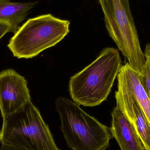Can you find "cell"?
Listing matches in <instances>:
<instances>
[{
  "instance_id": "6da1fadb",
  "label": "cell",
  "mask_w": 150,
  "mask_h": 150,
  "mask_svg": "<svg viewBox=\"0 0 150 150\" xmlns=\"http://www.w3.org/2000/svg\"><path fill=\"white\" fill-rule=\"evenodd\" d=\"M122 67L118 50L104 49L92 63L70 78L69 93L73 101L85 107L101 104L107 99Z\"/></svg>"
},
{
  "instance_id": "7a4b0ae2",
  "label": "cell",
  "mask_w": 150,
  "mask_h": 150,
  "mask_svg": "<svg viewBox=\"0 0 150 150\" xmlns=\"http://www.w3.org/2000/svg\"><path fill=\"white\" fill-rule=\"evenodd\" d=\"M61 129L67 145L72 150H100L109 146L113 138L109 128L64 97L56 100Z\"/></svg>"
},
{
  "instance_id": "3957f363",
  "label": "cell",
  "mask_w": 150,
  "mask_h": 150,
  "mask_svg": "<svg viewBox=\"0 0 150 150\" xmlns=\"http://www.w3.org/2000/svg\"><path fill=\"white\" fill-rule=\"evenodd\" d=\"M0 142L26 150H61L31 100L3 118Z\"/></svg>"
},
{
  "instance_id": "277c9868",
  "label": "cell",
  "mask_w": 150,
  "mask_h": 150,
  "mask_svg": "<svg viewBox=\"0 0 150 150\" xmlns=\"http://www.w3.org/2000/svg\"><path fill=\"white\" fill-rule=\"evenodd\" d=\"M70 24L51 14L30 18L14 33L8 47L18 59L33 58L63 39L69 32Z\"/></svg>"
},
{
  "instance_id": "5b68a950",
  "label": "cell",
  "mask_w": 150,
  "mask_h": 150,
  "mask_svg": "<svg viewBox=\"0 0 150 150\" xmlns=\"http://www.w3.org/2000/svg\"><path fill=\"white\" fill-rule=\"evenodd\" d=\"M108 32L131 68L143 74L146 62L129 0H98Z\"/></svg>"
},
{
  "instance_id": "8992f818",
  "label": "cell",
  "mask_w": 150,
  "mask_h": 150,
  "mask_svg": "<svg viewBox=\"0 0 150 150\" xmlns=\"http://www.w3.org/2000/svg\"><path fill=\"white\" fill-rule=\"evenodd\" d=\"M30 100L24 77L12 69L0 72V110L3 119Z\"/></svg>"
},
{
  "instance_id": "52a82bcc",
  "label": "cell",
  "mask_w": 150,
  "mask_h": 150,
  "mask_svg": "<svg viewBox=\"0 0 150 150\" xmlns=\"http://www.w3.org/2000/svg\"><path fill=\"white\" fill-rule=\"evenodd\" d=\"M115 98L116 105L134 128L145 150H150V123L134 97L119 79Z\"/></svg>"
},
{
  "instance_id": "ba28073f",
  "label": "cell",
  "mask_w": 150,
  "mask_h": 150,
  "mask_svg": "<svg viewBox=\"0 0 150 150\" xmlns=\"http://www.w3.org/2000/svg\"><path fill=\"white\" fill-rule=\"evenodd\" d=\"M112 117L109 130L121 150H145L134 128L118 106L113 109Z\"/></svg>"
},
{
  "instance_id": "9c48e42d",
  "label": "cell",
  "mask_w": 150,
  "mask_h": 150,
  "mask_svg": "<svg viewBox=\"0 0 150 150\" xmlns=\"http://www.w3.org/2000/svg\"><path fill=\"white\" fill-rule=\"evenodd\" d=\"M117 79L134 97L150 124V99L142 83V75L131 68L127 62L122 67Z\"/></svg>"
},
{
  "instance_id": "30bf717a",
  "label": "cell",
  "mask_w": 150,
  "mask_h": 150,
  "mask_svg": "<svg viewBox=\"0 0 150 150\" xmlns=\"http://www.w3.org/2000/svg\"><path fill=\"white\" fill-rule=\"evenodd\" d=\"M33 2H16L11 0H0V23L8 25L11 32L15 33L19 24L26 18L31 9L37 4Z\"/></svg>"
},
{
  "instance_id": "8fae6325",
  "label": "cell",
  "mask_w": 150,
  "mask_h": 150,
  "mask_svg": "<svg viewBox=\"0 0 150 150\" xmlns=\"http://www.w3.org/2000/svg\"><path fill=\"white\" fill-rule=\"evenodd\" d=\"M146 62L144 66V74L142 75V83L150 99V57L144 53Z\"/></svg>"
},
{
  "instance_id": "7c38bea8",
  "label": "cell",
  "mask_w": 150,
  "mask_h": 150,
  "mask_svg": "<svg viewBox=\"0 0 150 150\" xmlns=\"http://www.w3.org/2000/svg\"><path fill=\"white\" fill-rule=\"evenodd\" d=\"M11 32L10 28L8 25L0 23V39L8 32Z\"/></svg>"
},
{
  "instance_id": "4fadbf2b",
  "label": "cell",
  "mask_w": 150,
  "mask_h": 150,
  "mask_svg": "<svg viewBox=\"0 0 150 150\" xmlns=\"http://www.w3.org/2000/svg\"><path fill=\"white\" fill-rule=\"evenodd\" d=\"M0 150H26L19 147H15L11 145L1 144Z\"/></svg>"
},
{
  "instance_id": "5bb4252c",
  "label": "cell",
  "mask_w": 150,
  "mask_h": 150,
  "mask_svg": "<svg viewBox=\"0 0 150 150\" xmlns=\"http://www.w3.org/2000/svg\"><path fill=\"white\" fill-rule=\"evenodd\" d=\"M145 49L148 50V51H149V52L150 53V44H148L146 45Z\"/></svg>"
},
{
  "instance_id": "9a60e30c",
  "label": "cell",
  "mask_w": 150,
  "mask_h": 150,
  "mask_svg": "<svg viewBox=\"0 0 150 150\" xmlns=\"http://www.w3.org/2000/svg\"><path fill=\"white\" fill-rule=\"evenodd\" d=\"M144 53H145L147 54H148V55H149V56H150V53L149 52V51H148V50H146V49H145V51H144Z\"/></svg>"
},
{
  "instance_id": "2e32d148",
  "label": "cell",
  "mask_w": 150,
  "mask_h": 150,
  "mask_svg": "<svg viewBox=\"0 0 150 150\" xmlns=\"http://www.w3.org/2000/svg\"><path fill=\"white\" fill-rule=\"evenodd\" d=\"M107 148H104V149H101L100 150H107Z\"/></svg>"
}]
</instances>
